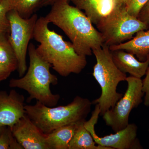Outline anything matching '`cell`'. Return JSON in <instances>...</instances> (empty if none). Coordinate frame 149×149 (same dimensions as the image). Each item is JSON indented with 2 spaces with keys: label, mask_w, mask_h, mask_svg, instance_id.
<instances>
[{
  "label": "cell",
  "mask_w": 149,
  "mask_h": 149,
  "mask_svg": "<svg viewBox=\"0 0 149 149\" xmlns=\"http://www.w3.org/2000/svg\"><path fill=\"white\" fill-rule=\"evenodd\" d=\"M70 0H57L45 17L63 30L71 41L75 52L80 55H92L93 50L101 47V33L93 25L85 13L70 5Z\"/></svg>",
  "instance_id": "6da1fadb"
},
{
  "label": "cell",
  "mask_w": 149,
  "mask_h": 149,
  "mask_svg": "<svg viewBox=\"0 0 149 149\" xmlns=\"http://www.w3.org/2000/svg\"><path fill=\"white\" fill-rule=\"evenodd\" d=\"M49 24L45 17L37 19L33 35L40 44L36 48L37 53L61 76L79 74L87 65L86 56L78 54L71 42L51 30Z\"/></svg>",
  "instance_id": "7a4b0ae2"
},
{
  "label": "cell",
  "mask_w": 149,
  "mask_h": 149,
  "mask_svg": "<svg viewBox=\"0 0 149 149\" xmlns=\"http://www.w3.org/2000/svg\"><path fill=\"white\" fill-rule=\"evenodd\" d=\"M28 52L29 63L27 71L22 77L11 79L9 86L26 91L29 102L35 100L47 106H56L60 96L52 93L50 88L51 85L58 84L57 77L51 72V65L40 56L32 43L29 44Z\"/></svg>",
  "instance_id": "3957f363"
},
{
  "label": "cell",
  "mask_w": 149,
  "mask_h": 149,
  "mask_svg": "<svg viewBox=\"0 0 149 149\" xmlns=\"http://www.w3.org/2000/svg\"><path fill=\"white\" fill-rule=\"evenodd\" d=\"M92 104L89 99L77 96L65 106L49 107L36 101L35 104H25L24 108L25 114L47 134L62 126L85 121Z\"/></svg>",
  "instance_id": "277c9868"
},
{
  "label": "cell",
  "mask_w": 149,
  "mask_h": 149,
  "mask_svg": "<svg viewBox=\"0 0 149 149\" xmlns=\"http://www.w3.org/2000/svg\"><path fill=\"white\" fill-rule=\"evenodd\" d=\"M93 53L96 59L93 75L100 86L102 93L92 103L98 104L102 116L123 96L117 92V86L120 82L125 81L127 75L115 64L111 51L106 44L104 43L101 47L93 50Z\"/></svg>",
  "instance_id": "5b68a950"
},
{
  "label": "cell",
  "mask_w": 149,
  "mask_h": 149,
  "mask_svg": "<svg viewBox=\"0 0 149 149\" xmlns=\"http://www.w3.org/2000/svg\"><path fill=\"white\" fill-rule=\"evenodd\" d=\"M96 25L109 47L125 42L139 31L149 29L146 23L128 13L125 6L113 5Z\"/></svg>",
  "instance_id": "8992f818"
},
{
  "label": "cell",
  "mask_w": 149,
  "mask_h": 149,
  "mask_svg": "<svg viewBox=\"0 0 149 149\" xmlns=\"http://www.w3.org/2000/svg\"><path fill=\"white\" fill-rule=\"evenodd\" d=\"M125 81L128 83V87L124 95L113 107L102 115L106 124L115 133L127 127L130 112L143 102V97L145 95L141 78L130 76L126 77Z\"/></svg>",
  "instance_id": "52a82bcc"
},
{
  "label": "cell",
  "mask_w": 149,
  "mask_h": 149,
  "mask_svg": "<svg viewBox=\"0 0 149 149\" xmlns=\"http://www.w3.org/2000/svg\"><path fill=\"white\" fill-rule=\"evenodd\" d=\"M8 17L10 25L9 40L17 58V70L20 77L23 76L27 70V52L29 42L33 38L35 26L39 17L37 14L34 13L29 18H23L14 10L8 12Z\"/></svg>",
  "instance_id": "ba28073f"
},
{
  "label": "cell",
  "mask_w": 149,
  "mask_h": 149,
  "mask_svg": "<svg viewBox=\"0 0 149 149\" xmlns=\"http://www.w3.org/2000/svg\"><path fill=\"white\" fill-rule=\"evenodd\" d=\"M100 115V110L98 104H95L91 118L85 120L84 124L91 133L94 141L98 145L110 149H143L137 138L138 127L134 123L128 124L123 130L104 137H99L95 131V125Z\"/></svg>",
  "instance_id": "9c48e42d"
},
{
  "label": "cell",
  "mask_w": 149,
  "mask_h": 149,
  "mask_svg": "<svg viewBox=\"0 0 149 149\" xmlns=\"http://www.w3.org/2000/svg\"><path fill=\"white\" fill-rule=\"evenodd\" d=\"M11 128L14 136L23 149H49L46 134L26 114Z\"/></svg>",
  "instance_id": "30bf717a"
},
{
  "label": "cell",
  "mask_w": 149,
  "mask_h": 149,
  "mask_svg": "<svg viewBox=\"0 0 149 149\" xmlns=\"http://www.w3.org/2000/svg\"><path fill=\"white\" fill-rule=\"evenodd\" d=\"M24 95L14 89L0 90V126H13L25 114Z\"/></svg>",
  "instance_id": "8fae6325"
},
{
  "label": "cell",
  "mask_w": 149,
  "mask_h": 149,
  "mask_svg": "<svg viewBox=\"0 0 149 149\" xmlns=\"http://www.w3.org/2000/svg\"><path fill=\"white\" fill-rule=\"evenodd\" d=\"M111 53L115 64L123 73L141 79L146 75L149 66V54L145 61H141L133 54L123 50L111 51Z\"/></svg>",
  "instance_id": "7c38bea8"
},
{
  "label": "cell",
  "mask_w": 149,
  "mask_h": 149,
  "mask_svg": "<svg viewBox=\"0 0 149 149\" xmlns=\"http://www.w3.org/2000/svg\"><path fill=\"white\" fill-rule=\"evenodd\" d=\"M111 51L123 50L135 55L141 61H145L149 54V29L142 30L129 41L109 47Z\"/></svg>",
  "instance_id": "4fadbf2b"
},
{
  "label": "cell",
  "mask_w": 149,
  "mask_h": 149,
  "mask_svg": "<svg viewBox=\"0 0 149 149\" xmlns=\"http://www.w3.org/2000/svg\"><path fill=\"white\" fill-rule=\"evenodd\" d=\"M77 124L62 126L46 134V141L49 149H69V143Z\"/></svg>",
  "instance_id": "5bb4252c"
},
{
  "label": "cell",
  "mask_w": 149,
  "mask_h": 149,
  "mask_svg": "<svg viewBox=\"0 0 149 149\" xmlns=\"http://www.w3.org/2000/svg\"><path fill=\"white\" fill-rule=\"evenodd\" d=\"M85 121L77 123L69 143V149H110L96 143L91 133L85 127Z\"/></svg>",
  "instance_id": "9a60e30c"
},
{
  "label": "cell",
  "mask_w": 149,
  "mask_h": 149,
  "mask_svg": "<svg viewBox=\"0 0 149 149\" xmlns=\"http://www.w3.org/2000/svg\"><path fill=\"white\" fill-rule=\"evenodd\" d=\"M8 34H0V64L13 72L17 70V58L8 39Z\"/></svg>",
  "instance_id": "2e32d148"
},
{
  "label": "cell",
  "mask_w": 149,
  "mask_h": 149,
  "mask_svg": "<svg viewBox=\"0 0 149 149\" xmlns=\"http://www.w3.org/2000/svg\"><path fill=\"white\" fill-rule=\"evenodd\" d=\"M77 8L85 11L93 24L98 23L104 15L101 9L106 0H70Z\"/></svg>",
  "instance_id": "e0dca14e"
},
{
  "label": "cell",
  "mask_w": 149,
  "mask_h": 149,
  "mask_svg": "<svg viewBox=\"0 0 149 149\" xmlns=\"http://www.w3.org/2000/svg\"><path fill=\"white\" fill-rule=\"evenodd\" d=\"M11 10L16 11L23 18L30 17L38 8L41 7L43 0H8Z\"/></svg>",
  "instance_id": "ac0fdd59"
},
{
  "label": "cell",
  "mask_w": 149,
  "mask_h": 149,
  "mask_svg": "<svg viewBox=\"0 0 149 149\" xmlns=\"http://www.w3.org/2000/svg\"><path fill=\"white\" fill-rule=\"evenodd\" d=\"M0 149H23L14 136L9 126H4L0 134Z\"/></svg>",
  "instance_id": "d6986e66"
},
{
  "label": "cell",
  "mask_w": 149,
  "mask_h": 149,
  "mask_svg": "<svg viewBox=\"0 0 149 149\" xmlns=\"http://www.w3.org/2000/svg\"><path fill=\"white\" fill-rule=\"evenodd\" d=\"M10 10L8 0H3L0 2V34H9L10 25L8 13Z\"/></svg>",
  "instance_id": "ffe728a7"
},
{
  "label": "cell",
  "mask_w": 149,
  "mask_h": 149,
  "mask_svg": "<svg viewBox=\"0 0 149 149\" xmlns=\"http://www.w3.org/2000/svg\"><path fill=\"white\" fill-rule=\"evenodd\" d=\"M148 1L129 0L125 8L128 13L135 17H138L141 10Z\"/></svg>",
  "instance_id": "44dd1931"
},
{
  "label": "cell",
  "mask_w": 149,
  "mask_h": 149,
  "mask_svg": "<svg viewBox=\"0 0 149 149\" xmlns=\"http://www.w3.org/2000/svg\"><path fill=\"white\" fill-rule=\"evenodd\" d=\"M146 77L142 80L143 83V91L145 94L144 105L146 106H149V66L146 74Z\"/></svg>",
  "instance_id": "7402d4cb"
},
{
  "label": "cell",
  "mask_w": 149,
  "mask_h": 149,
  "mask_svg": "<svg viewBox=\"0 0 149 149\" xmlns=\"http://www.w3.org/2000/svg\"><path fill=\"white\" fill-rule=\"evenodd\" d=\"M138 18L146 23L149 28V0L141 10Z\"/></svg>",
  "instance_id": "603a6c76"
},
{
  "label": "cell",
  "mask_w": 149,
  "mask_h": 149,
  "mask_svg": "<svg viewBox=\"0 0 149 149\" xmlns=\"http://www.w3.org/2000/svg\"><path fill=\"white\" fill-rule=\"evenodd\" d=\"M12 72L9 69L0 64V82L7 79Z\"/></svg>",
  "instance_id": "cb8c5ba5"
},
{
  "label": "cell",
  "mask_w": 149,
  "mask_h": 149,
  "mask_svg": "<svg viewBox=\"0 0 149 149\" xmlns=\"http://www.w3.org/2000/svg\"><path fill=\"white\" fill-rule=\"evenodd\" d=\"M114 5L126 6L129 0H113Z\"/></svg>",
  "instance_id": "d4e9b609"
},
{
  "label": "cell",
  "mask_w": 149,
  "mask_h": 149,
  "mask_svg": "<svg viewBox=\"0 0 149 149\" xmlns=\"http://www.w3.org/2000/svg\"><path fill=\"white\" fill-rule=\"evenodd\" d=\"M57 0H43L41 7L52 5Z\"/></svg>",
  "instance_id": "484cf974"
},
{
  "label": "cell",
  "mask_w": 149,
  "mask_h": 149,
  "mask_svg": "<svg viewBox=\"0 0 149 149\" xmlns=\"http://www.w3.org/2000/svg\"><path fill=\"white\" fill-rule=\"evenodd\" d=\"M4 126H0V134H1V133L3 129V128H4Z\"/></svg>",
  "instance_id": "4316f807"
},
{
  "label": "cell",
  "mask_w": 149,
  "mask_h": 149,
  "mask_svg": "<svg viewBox=\"0 0 149 149\" xmlns=\"http://www.w3.org/2000/svg\"><path fill=\"white\" fill-rule=\"evenodd\" d=\"M3 0H0V2H1Z\"/></svg>",
  "instance_id": "83f0119b"
},
{
  "label": "cell",
  "mask_w": 149,
  "mask_h": 149,
  "mask_svg": "<svg viewBox=\"0 0 149 149\" xmlns=\"http://www.w3.org/2000/svg\"></svg>",
  "instance_id": "f1b7e54d"
}]
</instances>
